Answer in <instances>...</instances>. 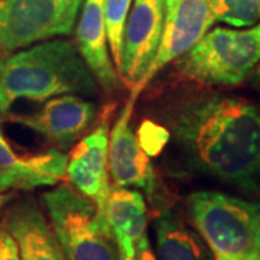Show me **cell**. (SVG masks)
<instances>
[{"instance_id": "cell-1", "label": "cell", "mask_w": 260, "mask_h": 260, "mask_svg": "<svg viewBox=\"0 0 260 260\" xmlns=\"http://www.w3.org/2000/svg\"><path fill=\"white\" fill-rule=\"evenodd\" d=\"M172 135L191 167L244 194L260 192V107L220 94L198 95L174 113Z\"/></svg>"}, {"instance_id": "cell-2", "label": "cell", "mask_w": 260, "mask_h": 260, "mask_svg": "<svg viewBox=\"0 0 260 260\" xmlns=\"http://www.w3.org/2000/svg\"><path fill=\"white\" fill-rule=\"evenodd\" d=\"M97 80L77 44L54 39L0 59V113L19 100L45 102L62 94L97 93Z\"/></svg>"}, {"instance_id": "cell-3", "label": "cell", "mask_w": 260, "mask_h": 260, "mask_svg": "<svg viewBox=\"0 0 260 260\" xmlns=\"http://www.w3.org/2000/svg\"><path fill=\"white\" fill-rule=\"evenodd\" d=\"M259 210V203L215 191H197L186 197L189 220L214 260H260L254 232Z\"/></svg>"}, {"instance_id": "cell-4", "label": "cell", "mask_w": 260, "mask_h": 260, "mask_svg": "<svg viewBox=\"0 0 260 260\" xmlns=\"http://www.w3.org/2000/svg\"><path fill=\"white\" fill-rule=\"evenodd\" d=\"M41 201L67 260H120L106 213L90 198L59 185L44 192Z\"/></svg>"}, {"instance_id": "cell-5", "label": "cell", "mask_w": 260, "mask_h": 260, "mask_svg": "<svg viewBox=\"0 0 260 260\" xmlns=\"http://www.w3.org/2000/svg\"><path fill=\"white\" fill-rule=\"evenodd\" d=\"M260 64V23L243 29L214 28L178 58L181 77L208 87H234Z\"/></svg>"}, {"instance_id": "cell-6", "label": "cell", "mask_w": 260, "mask_h": 260, "mask_svg": "<svg viewBox=\"0 0 260 260\" xmlns=\"http://www.w3.org/2000/svg\"><path fill=\"white\" fill-rule=\"evenodd\" d=\"M84 0H0V51L73 32Z\"/></svg>"}, {"instance_id": "cell-7", "label": "cell", "mask_w": 260, "mask_h": 260, "mask_svg": "<svg viewBox=\"0 0 260 260\" xmlns=\"http://www.w3.org/2000/svg\"><path fill=\"white\" fill-rule=\"evenodd\" d=\"M211 0H165L164 30L158 52L146 74L132 93L138 94L169 62L175 61L198 44L214 25Z\"/></svg>"}, {"instance_id": "cell-8", "label": "cell", "mask_w": 260, "mask_h": 260, "mask_svg": "<svg viewBox=\"0 0 260 260\" xmlns=\"http://www.w3.org/2000/svg\"><path fill=\"white\" fill-rule=\"evenodd\" d=\"M165 18V0H135L123 32L117 70L124 83L138 85L158 52Z\"/></svg>"}, {"instance_id": "cell-9", "label": "cell", "mask_w": 260, "mask_h": 260, "mask_svg": "<svg viewBox=\"0 0 260 260\" xmlns=\"http://www.w3.org/2000/svg\"><path fill=\"white\" fill-rule=\"evenodd\" d=\"M107 114L73 149L68 156L65 178L78 192L94 201L106 213V204L112 192L109 171V142L110 130Z\"/></svg>"}, {"instance_id": "cell-10", "label": "cell", "mask_w": 260, "mask_h": 260, "mask_svg": "<svg viewBox=\"0 0 260 260\" xmlns=\"http://www.w3.org/2000/svg\"><path fill=\"white\" fill-rule=\"evenodd\" d=\"M95 104L75 94H62L49 99L41 110L15 116L12 120L29 127L44 139L64 149L71 146L95 120Z\"/></svg>"}, {"instance_id": "cell-11", "label": "cell", "mask_w": 260, "mask_h": 260, "mask_svg": "<svg viewBox=\"0 0 260 260\" xmlns=\"http://www.w3.org/2000/svg\"><path fill=\"white\" fill-rule=\"evenodd\" d=\"M138 94L132 97L116 120L109 142V171L116 186H136L149 197L156 189V178L149 155L140 146V142L130 126L133 106Z\"/></svg>"}, {"instance_id": "cell-12", "label": "cell", "mask_w": 260, "mask_h": 260, "mask_svg": "<svg viewBox=\"0 0 260 260\" xmlns=\"http://www.w3.org/2000/svg\"><path fill=\"white\" fill-rule=\"evenodd\" d=\"M67 164L68 156L59 149L18 156L0 130V192L56 185L65 178Z\"/></svg>"}, {"instance_id": "cell-13", "label": "cell", "mask_w": 260, "mask_h": 260, "mask_svg": "<svg viewBox=\"0 0 260 260\" xmlns=\"http://www.w3.org/2000/svg\"><path fill=\"white\" fill-rule=\"evenodd\" d=\"M3 224L18 244L22 260H67L51 223L34 198L12 205Z\"/></svg>"}, {"instance_id": "cell-14", "label": "cell", "mask_w": 260, "mask_h": 260, "mask_svg": "<svg viewBox=\"0 0 260 260\" xmlns=\"http://www.w3.org/2000/svg\"><path fill=\"white\" fill-rule=\"evenodd\" d=\"M75 44L97 83L107 93H114L119 87V77L109 54L104 0H84L83 13L75 30Z\"/></svg>"}, {"instance_id": "cell-15", "label": "cell", "mask_w": 260, "mask_h": 260, "mask_svg": "<svg viewBox=\"0 0 260 260\" xmlns=\"http://www.w3.org/2000/svg\"><path fill=\"white\" fill-rule=\"evenodd\" d=\"M106 217L112 227L119 254L138 256L136 244L146 234L148 211L139 191L117 186L106 204Z\"/></svg>"}, {"instance_id": "cell-16", "label": "cell", "mask_w": 260, "mask_h": 260, "mask_svg": "<svg viewBox=\"0 0 260 260\" xmlns=\"http://www.w3.org/2000/svg\"><path fill=\"white\" fill-rule=\"evenodd\" d=\"M153 227L158 260H214L200 233L189 227L177 211L164 210Z\"/></svg>"}, {"instance_id": "cell-17", "label": "cell", "mask_w": 260, "mask_h": 260, "mask_svg": "<svg viewBox=\"0 0 260 260\" xmlns=\"http://www.w3.org/2000/svg\"><path fill=\"white\" fill-rule=\"evenodd\" d=\"M211 13L215 22L250 28L260 23V0H211Z\"/></svg>"}, {"instance_id": "cell-18", "label": "cell", "mask_w": 260, "mask_h": 260, "mask_svg": "<svg viewBox=\"0 0 260 260\" xmlns=\"http://www.w3.org/2000/svg\"><path fill=\"white\" fill-rule=\"evenodd\" d=\"M132 2L133 0H104L107 42H109L113 62L116 64V67L120 61L123 32H124L129 12L132 9Z\"/></svg>"}, {"instance_id": "cell-19", "label": "cell", "mask_w": 260, "mask_h": 260, "mask_svg": "<svg viewBox=\"0 0 260 260\" xmlns=\"http://www.w3.org/2000/svg\"><path fill=\"white\" fill-rule=\"evenodd\" d=\"M138 139L140 142V146L150 156V155H158L159 152L164 149L168 139H169V133H168V130L155 124V123L145 121L142 124Z\"/></svg>"}, {"instance_id": "cell-20", "label": "cell", "mask_w": 260, "mask_h": 260, "mask_svg": "<svg viewBox=\"0 0 260 260\" xmlns=\"http://www.w3.org/2000/svg\"><path fill=\"white\" fill-rule=\"evenodd\" d=\"M0 260H22L18 244L5 224H0Z\"/></svg>"}, {"instance_id": "cell-21", "label": "cell", "mask_w": 260, "mask_h": 260, "mask_svg": "<svg viewBox=\"0 0 260 260\" xmlns=\"http://www.w3.org/2000/svg\"><path fill=\"white\" fill-rule=\"evenodd\" d=\"M136 253H138V259L139 260H158L155 253L150 247L148 234H145L136 244Z\"/></svg>"}, {"instance_id": "cell-22", "label": "cell", "mask_w": 260, "mask_h": 260, "mask_svg": "<svg viewBox=\"0 0 260 260\" xmlns=\"http://www.w3.org/2000/svg\"><path fill=\"white\" fill-rule=\"evenodd\" d=\"M247 83L250 84L251 88L260 91V64L251 71L249 77H247Z\"/></svg>"}, {"instance_id": "cell-23", "label": "cell", "mask_w": 260, "mask_h": 260, "mask_svg": "<svg viewBox=\"0 0 260 260\" xmlns=\"http://www.w3.org/2000/svg\"><path fill=\"white\" fill-rule=\"evenodd\" d=\"M254 232H256V242H257V246H259V250H260V210H259V213H257V217H256Z\"/></svg>"}, {"instance_id": "cell-24", "label": "cell", "mask_w": 260, "mask_h": 260, "mask_svg": "<svg viewBox=\"0 0 260 260\" xmlns=\"http://www.w3.org/2000/svg\"><path fill=\"white\" fill-rule=\"evenodd\" d=\"M12 198H13V194H12V192H6V194H5V192H0V208L6 204V203H9Z\"/></svg>"}, {"instance_id": "cell-25", "label": "cell", "mask_w": 260, "mask_h": 260, "mask_svg": "<svg viewBox=\"0 0 260 260\" xmlns=\"http://www.w3.org/2000/svg\"><path fill=\"white\" fill-rule=\"evenodd\" d=\"M120 260H139L138 256H124V254H120Z\"/></svg>"}]
</instances>
